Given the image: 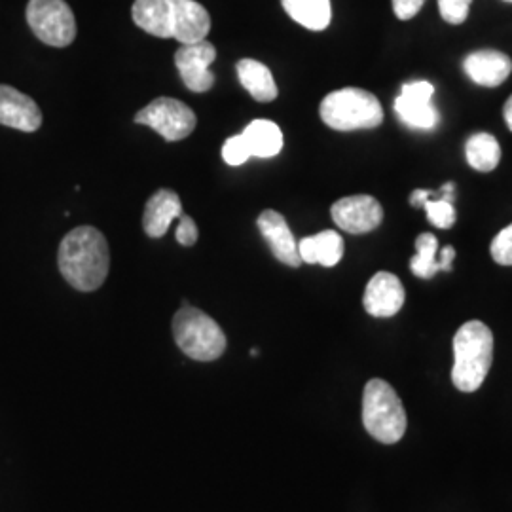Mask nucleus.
<instances>
[{"label": "nucleus", "mask_w": 512, "mask_h": 512, "mask_svg": "<svg viewBox=\"0 0 512 512\" xmlns=\"http://www.w3.org/2000/svg\"><path fill=\"white\" fill-rule=\"evenodd\" d=\"M131 16L148 35L181 44H196L211 31V16L196 0H135Z\"/></svg>", "instance_id": "f257e3e1"}, {"label": "nucleus", "mask_w": 512, "mask_h": 512, "mask_svg": "<svg viewBox=\"0 0 512 512\" xmlns=\"http://www.w3.org/2000/svg\"><path fill=\"white\" fill-rule=\"evenodd\" d=\"M57 264L65 281L76 291H97L109 275V243L93 226L74 228L59 245Z\"/></svg>", "instance_id": "f03ea898"}, {"label": "nucleus", "mask_w": 512, "mask_h": 512, "mask_svg": "<svg viewBox=\"0 0 512 512\" xmlns=\"http://www.w3.org/2000/svg\"><path fill=\"white\" fill-rule=\"evenodd\" d=\"M494 361V334L482 321H469L454 336L452 382L463 393L484 384Z\"/></svg>", "instance_id": "7ed1b4c3"}, {"label": "nucleus", "mask_w": 512, "mask_h": 512, "mask_svg": "<svg viewBox=\"0 0 512 512\" xmlns=\"http://www.w3.org/2000/svg\"><path fill=\"white\" fill-rule=\"evenodd\" d=\"M363 423L368 435L382 444H397L408 427L406 410L397 391L385 380L374 378L363 393Z\"/></svg>", "instance_id": "20e7f679"}, {"label": "nucleus", "mask_w": 512, "mask_h": 512, "mask_svg": "<svg viewBox=\"0 0 512 512\" xmlns=\"http://www.w3.org/2000/svg\"><path fill=\"white\" fill-rule=\"evenodd\" d=\"M321 120L336 131L378 128L384 122L382 103L374 93L361 88L332 92L319 107Z\"/></svg>", "instance_id": "39448f33"}, {"label": "nucleus", "mask_w": 512, "mask_h": 512, "mask_svg": "<svg viewBox=\"0 0 512 512\" xmlns=\"http://www.w3.org/2000/svg\"><path fill=\"white\" fill-rule=\"evenodd\" d=\"M173 338L186 357L200 363L217 361L226 351V336L219 323L186 304L173 317Z\"/></svg>", "instance_id": "423d86ee"}, {"label": "nucleus", "mask_w": 512, "mask_h": 512, "mask_svg": "<svg viewBox=\"0 0 512 512\" xmlns=\"http://www.w3.org/2000/svg\"><path fill=\"white\" fill-rule=\"evenodd\" d=\"M27 23L40 42L54 48H67L76 38V19L65 0H29Z\"/></svg>", "instance_id": "0eeeda50"}, {"label": "nucleus", "mask_w": 512, "mask_h": 512, "mask_svg": "<svg viewBox=\"0 0 512 512\" xmlns=\"http://www.w3.org/2000/svg\"><path fill=\"white\" fill-rule=\"evenodd\" d=\"M135 124L154 129L167 143L183 141L196 129V114L183 101L158 97L135 114Z\"/></svg>", "instance_id": "6e6552de"}, {"label": "nucleus", "mask_w": 512, "mask_h": 512, "mask_svg": "<svg viewBox=\"0 0 512 512\" xmlns=\"http://www.w3.org/2000/svg\"><path fill=\"white\" fill-rule=\"evenodd\" d=\"M215 59L217 48L207 38L196 44H183L175 52V67L190 92L205 93L215 86V74L209 69Z\"/></svg>", "instance_id": "1a4fd4ad"}, {"label": "nucleus", "mask_w": 512, "mask_h": 512, "mask_svg": "<svg viewBox=\"0 0 512 512\" xmlns=\"http://www.w3.org/2000/svg\"><path fill=\"white\" fill-rule=\"evenodd\" d=\"M330 215L340 230L361 236L376 230L382 224L384 209L376 198L357 194L334 203L330 209Z\"/></svg>", "instance_id": "9d476101"}, {"label": "nucleus", "mask_w": 512, "mask_h": 512, "mask_svg": "<svg viewBox=\"0 0 512 512\" xmlns=\"http://www.w3.org/2000/svg\"><path fill=\"white\" fill-rule=\"evenodd\" d=\"M435 88L431 82L416 80L404 84L401 95L395 99V110L406 126L416 129H433L439 124V110L431 99Z\"/></svg>", "instance_id": "9b49d317"}, {"label": "nucleus", "mask_w": 512, "mask_h": 512, "mask_svg": "<svg viewBox=\"0 0 512 512\" xmlns=\"http://www.w3.org/2000/svg\"><path fill=\"white\" fill-rule=\"evenodd\" d=\"M406 293L403 283L395 274L378 272L366 285L363 306L372 317H393L404 306Z\"/></svg>", "instance_id": "f8f14e48"}, {"label": "nucleus", "mask_w": 512, "mask_h": 512, "mask_svg": "<svg viewBox=\"0 0 512 512\" xmlns=\"http://www.w3.org/2000/svg\"><path fill=\"white\" fill-rule=\"evenodd\" d=\"M256 224H258L262 238L268 241L275 258L291 268H300L302 258L298 253V243H296L285 217L274 209H266L260 213Z\"/></svg>", "instance_id": "ddd939ff"}, {"label": "nucleus", "mask_w": 512, "mask_h": 512, "mask_svg": "<svg viewBox=\"0 0 512 512\" xmlns=\"http://www.w3.org/2000/svg\"><path fill=\"white\" fill-rule=\"evenodd\" d=\"M0 124L33 133L42 126V112L35 99L12 86H0Z\"/></svg>", "instance_id": "4468645a"}, {"label": "nucleus", "mask_w": 512, "mask_h": 512, "mask_svg": "<svg viewBox=\"0 0 512 512\" xmlns=\"http://www.w3.org/2000/svg\"><path fill=\"white\" fill-rule=\"evenodd\" d=\"M463 69L478 86L497 88L511 76L512 61L509 55L497 50H478L465 57Z\"/></svg>", "instance_id": "2eb2a0df"}, {"label": "nucleus", "mask_w": 512, "mask_h": 512, "mask_svg": "<svg viewBox=\"0 0 512 512\" xmlns=\"http://www.w3.org/2000/svg\"><path fill=\"white\" fill-rule=\"evenodd\" d=\"M183 213L181 198L173 190H165V188L158 190L145 205V215H143L145 234L154 239L164 238L173 220L179 219Z\"/></svg>", "instance_id": "dca6fc26"}, {"label": "nucleus", "mask_w": 512, "mask_h": 512, "mask_svg": "<svg viewBox=\"0 0 512 512\" xmlns=\"http://www.w3.org/2000/svg\"><path fill=\"white\" fill-rule=\"evenodd\" d=\"M298 253L306 264H321L325 268H332L344 256V239L334 230H325L310 238L300 239Z\"/></svg>", "instance_id": "f3484780"}, {"label": "nucleus", "mask_w": 512, "mask_h": 512, "mask_svg": "<svg viewBox=\"0 0 512 512\" xmlns=\"http://www.w3.org/2000/svg\"><path fill=\"white\" fill-rule=\"evenodd\" d=\"M241 86L251 93V97L258 103H270L277 97V84H275L272 71L256 61V59H241L236 65Z\"/></svg>", "instance_id": "a211bd4d"}, {"label": "nucleus", "mask_w": 512, "mask_h": 512, "mask_svg": "<svg viewBox=\"0 0 512 512\" xmlns=\"http://www.w3.org/2000/svg\"><path fill=\"white\" fill-rule=\"evenodd\" d=\"M251 158H274L283 148V133L272 120H255L243 129Z\"/></svg>", "instance_id": "6ab92c4d"}, {"label": "nucleus", "mask_w": 512, "mask_h": 512, "mask_svg": "<svg viewBox=\"0 0 512 512\" xmlns=\"http://www.w3.org/2000/svg\"><path fill=\"white\" fill-rule=\"evenodd\" d=\"M285 12L310 31H325L332 19L330 0H281Z\"/></svg>", "instance_id": "aec40b11"}, {"label": "nucleus", "mask_w": 512, "mask_h": 512, "mask_svg": "<svg viewBox=\"0 0 512 512\" xmlns=\"http://www.w3.org/2000/svg\"><path fill=\"white\" fill-rule=\"evenodd\" d=\"M467 164L480 173H490L501 162V147L494 135L475 133L467 139L465 145Z\"/></svg>", "instance_id": "412c9836"}, {"label": "nucleus", "mask_w": 512, "mask_h": 512, "mask_svg": "<svg viewBox=\"0 0 512 512\" xmlns=\"http://www.w3.org/2000/svg\"><path fill=\"white\" fill-rule=\"evenodd\" d=\"M454 190H456V184L446 183L440 190H437V196L427 198L425 202L421 203V207L427 211L429 222L440 230H448L456 224Z\"/></svg>", "instance_id": "4be33fe9"}, {"label": "nucleus", "mask_w": 512, "mask_h": 512, "mask_svg": "<svg viewBox=\"0 0 512 512\" xmlns=\"http://www.w3.org/2000/svg\"><path fill=\"white\" fill-rule=\"evenodd\" d=\"M416 256L410 260V270L416 277L421 279H433L439 274V239L433 234H421L416 239Z\"/></svg>", "instance_id": "5701e85b"}, {"label": "nucleus", "mask_w": 512, "mask_h": 512, "mask_svg": "<svg viewBox=\"0 0 512 512\" xmlns=\"http://www.w3.org/2000/svg\"><path fill=\"white\" fill-rule=\"evenodd\" d=\"M222 158L228 165H243L247 160H251V152L247 148L245 139L239 135H234L230 139H226L224 147H222Z\"/></svg>", "instance_id": "b1692460"}, {"label": "nucleus", "mask_w": 512, "mask_h": 512, "mask_svg": "<svg viewBox=\"0 0 512 512\" xmlns=\"http://www.w3.org/2000/svg\"><path fill=\"white\" fill-rule=\"evenodd\" d=\"M473 0H439L440 16L450 25H461L469 18Z\"/></svg>", "instance_id": "393cba45"}, {"label": "nucleus", "mask_w": 512, "mask_h": 512, "mask_svg": "<svg viewBox=\"0 0 512 512\" xmlns=\"http://www.w3.org/2000/svg\"><path fill=\"white\" fill-rule=\"evenodd\" d=\"M490 251L497 264L512 266V224L495 236Z\"/></svg>", "instance_id": "a878e982"}, {"label": "nucleus", "mask_w": 512, "mask_h": 512, "mask_svg": "<svg viewBox=\"0 0 512 512\" xmlns=\"http://www.w3.org/2000/svg\"><path fill=\"white\" fill-rule=\"evenodd\" d=\"M179 228H177V241L184 245V247H192V245H196V241H198V236H200V232H198V226H196V222L192 217H188V215H181L179 217Z\"/></svg>", "instance_id": "bb28decb"}, {"label": "nucleus", "mask_w": 512, "mask_h": 512, "mask_svg": "<svg viewBox=\"0 0 512 512\" xmlns=\"http://www.w3.org/2000/svg\"><path fill=\"white\" fill-rule=\"evenodd\" d=\"M423 4H425V0H393V10H395L397 18L408 21L420 14Z\"/></svg>", "instance_id": "cd10ccee"}, {"label": "nucleus", "mask_w": 512, "mask_h": 512, "mask_svg": "<svg viewBox=\"0 0 512 512\" xmlns=\"http://www.w3.org/2000/svg\"><path fill=\"white\" fill-rule=\"evenodd\" d=\"M454 256H456V249L454 247H444L440 251L439 266L442 272H450L452 270V262H454Z\"/></svg>", "instance_id": "c85d7f7f"}, {"label": "nucleus", "mask_w": 512, "mask_h": 512, "mask_svg": "<svg viewBox=\"0 0 512 512\" xmlns=\"http://www.w3.org/2000/svg\"><path fill=\"white\" fill-rule=\"evenodd\" d=\"M503 116H505V122H507V128L512 131V95L507 99L505 103V109H503Z\"/></svg>", "instance_id": "c756f323"}, {"label": "nucleus", "mask_w": 512, "mask_h": 512, "mask_svg": "<svg viewBox=\"0 0 512 512\" xmlns=\"http://www.w3.org/2000/svg\"><path fill=\"white\" fill-rule=\"evenodd\" d=\"M505 2H512V0H505Z\"/></svg>", "instance_id": "7c9ffc66"}]
</instances>
